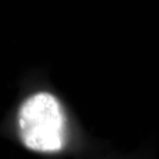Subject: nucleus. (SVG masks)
Here are the masks:
<instances>
[{"mask_svg":"<svg viewBox=\"0 0 159 159\" xmlns=\"http://www.w3.org/2000/svg\"><path fill=\"white\" fill-rule=\"evenodd\" d=\"M18 127L27 148L41 153L62 150L66 141V116L57 97L39 92L27 98L18 112Z\"/></svg>","mask_w":159,"mask_h":159,"instance_id":"1","label":"nucleus"}]
</instances>
